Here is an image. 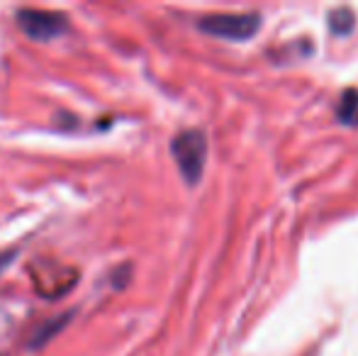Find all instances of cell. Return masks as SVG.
Returning a JSON list of instances; mask_svg holds the SVG:
<instances>
[{"label":"cell","mask_w":358,"mask_h":356,"mask_svg":"<svg viewBox=\"0 0 358 356\" xmlns=\"http://www.w3.org/2000/svg\"><path fill=\"white\" fill-rule=\"evenodd\" d=\"M171 154H173L185 183H198L200 176H203L205 159H208V139H205V134L200 129H185V132L176 134V139L171 142Z\"/></svg>","instance_id":"6da1fadb"},{"label":"cell","mask_w":358,"mask_h":356,"mask_svg":"<svg viewBox=\"0 0 358 356\" xmlns=\"http://www.w3.org/2000/svg\"><path fill=\"white\" fill-rule=\"evenodd\" d=\"M71 318H73V313H64V315H59V318L47 320V322H44L42 327L34 329L32 339H29V349H39V347H44V344H47L49 339H52L54 334H57L59 329H62L64 325H66Z\"/></svg>","instance_id":"277c9868"},{"label":"cell","mask_w":358,"mask_h":356,"mask_svg":"<svg viewBox=\"0 0 358 356\" xmlns=\"http://www.w3.org/2000/svg\"><path fill=\"white\" fill-rule=\"evenodd\" d=\"M198 27L205 34L213 37L231 39V42H244V39L254 37L256 29L261 27L259 15H208L198 22Z\"/></svg>","instance_id":"3957f363"},{"label":"cell","mask_w":358,"mask_h":356,"mask_svg":"<svg viewBox=\"0 0 358 356\" xmlns=\"http://www.w3.org/2000/svg\"><path fill=\"white\" fill-rule=\"evenodd\" d=\"M336 120L341 124H349V127L358 124V90H344L341 93L339 108H336Z\"/></svg>","instance_id":"5b68a950"},{"label":"cell","mask_w":358,"mask_h":356,"mask_svg":"<svg viewBox=\"0 0 358 356\" xmlns=\"http://www.w3.org/2000/svg\"><path fill=\"white\" fill-rule=\"evenodd\" d=\"M17 259V249H10V252H5V254H0V271H5L10 266V264Z\"/></svg>","instance_id":"8992f818"},{"label":"cell","mask_w":358,"mask_h":356,"mask_svg":"<svg viewBox=\"0 0 358 356\" xmlns=\"http://www.w3.org/2000/svg\"><path fill=\"white\" fill-rule=\"evenodd\" d=\"M17 27L27 34L32 42H52L64 34H69L71 24L64 13H54V10H39V8H20L17 15Z\"/></svg>","instance_id":"7a4b0ae2"}]
</instances>
